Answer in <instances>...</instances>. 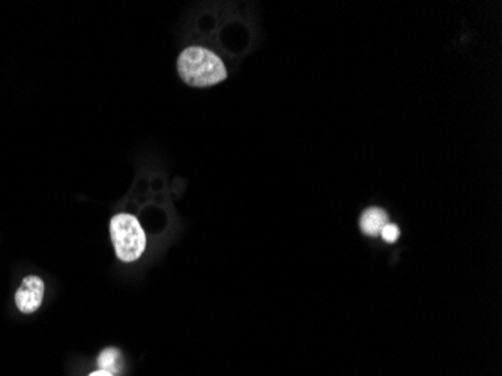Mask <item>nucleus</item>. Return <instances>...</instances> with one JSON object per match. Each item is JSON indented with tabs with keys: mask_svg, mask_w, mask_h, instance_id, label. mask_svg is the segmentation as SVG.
<instances>
[{
	"mask_svg": "<svg viewBox=\"0 0 502 376\" xmlns=\"http://www.w3.org/2000/svg\"><path fill=\"white\" fill-rule=\"evenodd\" d=\"M178 73L191 88H211L227 78V68L221 57L201 45H191L179 54Z\"/></svg>",
	"mask_w": 502,
	"mask_h": 376,
	"instance_id": "1",
	"label": "nucleus"
},
{
	"mask_svg": "<svg viewBox=\"0 0 502 376\" xmlns=\"http://www.w3.org/2000/svg\"><path fill=\"white\" fill-rule=\"evenodd\" d=\"M110 237L118 259L134 262L145 253L146 235L138 220L126 213L116 214L110 221Z\"/></svg>",
	"mask_w": 502,
	"mask_h": 376,
	"instance_id": "2",
	"label": "nucleus"
},
{
	"mask_svg": "<svg viewBox=\"0 0 502 376\" xmlns=\"http://www.w3.org/2000/svg\"><path fill=\"white\" fill-rule=\"evenodd\" d=\"M44 298V281L37 276H28L16 293V304L21 313L30 315L40 309Z\"/></svg>",
	"mask_w": 502,
	"mask_h": 376,
	"instance_id": "3",
	"label": "nucleus"
},
{
	"mask_svg": "<svg viewBox=\"0 0 502 376\" xmlns=\"http://www.w3.org/2000/svg\"><path fill=\"white\" fill-rule=\"evenodd\" d=\"M388 223V214L381 208H369L366 213L361 216L359 226L369 237H376L381 233L383 226Z\"/></svg>",
	"mask_w": 502,
	"mask_h": 376,
	"instance_id": "4",
	"label": "nucleus"
},
{
	"mask_svg": "<svg viewBox=\"0 0 502 376\" xmlns=\"http://www.w3.org/2000/svg\"><path fill=\"white\" fill-rule=\"evenodd\" d=\"M98 366L101 370L109 372V373H119L121 366H122V357L121 352L116 348H107L101 352V356L98 358Z\"/></svg>",
	"mask_w": 502,
	"mask_h": 376,
	"instance_id": "5",
	"label": "nucleus"
},
{
	"mask_svg": "<svg viewBox=\"0 0 502 376\" xmlns=\"http://www.w3.org/2000/svg\"><path fill=\"white\" fill-rule=\"evenodd\" d=\"M381 235H382L383 241L395 242L400 237V229H399V226L394 225V223H387V225H385L383 229L381 230Z\"/></svg>",
	"mask_w": 502,
	"mask_h": 376,
	"instance_id": "6",
	"label": "nucleus"
},
{
	"mask_svg": "<svg viewBox=\"0 0 502 376\" xmlns=\"http://www.w3.org/2000/svg\"><path fill=\"white\" fill-rule=\"evenodd\" d=\"M90 376H113L112 373H109V372H104V370H98V372H95V373H92Z\"/></svg>",
	"mask_w": 502,
	"mask_h": 376,
	"instance_id": "7",
	"label": "nucleus"
}]
</instances>
